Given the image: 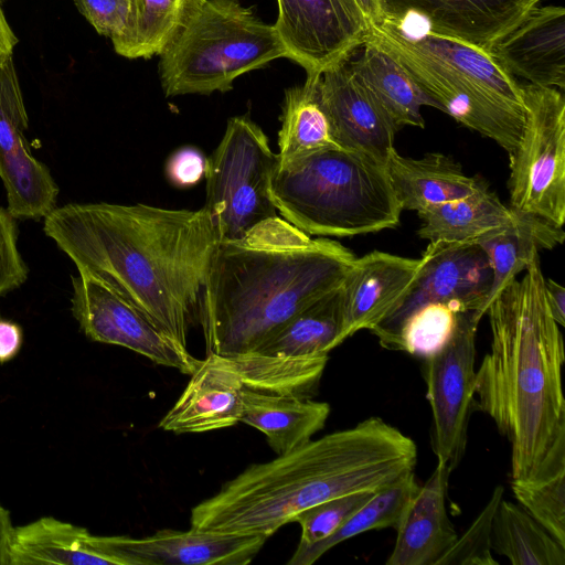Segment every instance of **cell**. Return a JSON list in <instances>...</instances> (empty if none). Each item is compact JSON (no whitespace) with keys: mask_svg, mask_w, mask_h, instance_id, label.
I'll use <instances>...</instances> for the list:
<instances>
[{"mask_svg":"<svg viewBox=\"0 0 565 565\" xmlns=\"http://www.w3.org/2000/svg\"><path fill=\"white\" fill-rule=\"evenodd\" d=\"M450 469L437 461L419 486L402 521L386 565H436L458 537L446 510Z\"/></svg>","mask_w":565,"mask_h":565,"instance_id":"cell-21","label":"cell"},{"mask_svg":"<svg viewBox=\"0 0 565 565\" xmlns=\"http://www.w3.org/2000/svg\"><path fill=\"white\" fill-rule=\"evenodd\" d=\"M341 327L340 286L292 317L252 353L282 358L328 355L340 345Z\"/></svg>","mask_w":565,"mask_h":565,"instance_id":"cell-29","label":"cell"},{"mask_svg":"<svg viewBox=\"0 0 565 565\" xmlns=\"http://www.w3.org/2000/svg\"><path fill=\"white\" fill-rule=\"evenodd\" d=\"M544 292L551 316L559 327H565V289L551 278H544Z\"/></svg>","mask_w":565,"mask_h":565,"instance_id":"cell-43","label":"cell"},{"mask_svg":"<svg viewBox=\"0 0 565 565\" xmlns=\"http://www.w3.org/2000/svg\"><path fill=\"white\" fill-rule=\"evenodd\" d=\"M483 315L480 310L461 311L451 339L423 363L431 411V448L437 461L450 471L463 458L470 416L476 411V337Z\"/></svg>","mask_w":565,"mask_h":565,"instance_id":"cell-10","label":"cell"},{"mask_svg":"<svg viewBox=\"0 0 565 565\" xmlns=\"http://www.w3.org/2000/svg\"><path fill=\"white\" fill-rule=\"evenodd\" d=\"M206 158L194 148H182L167 163V175L171 183L186 188L195 184L205 174Z\"/></svg>","mask_w":565,"mask_h":565,"instance_id":"cell-40","label":"cell"},{"mask_svg":"<svg viewBox=\"0 0 565 565\" xmlns=\"http://www.w3.org/2000/svg\"><path fill=\"white\" fill-rule=\"evenodd\" d=\"M28 114L12 54L0 58V179L7 210L19 220H42L56 204L58 186L31 152Z\"/></svg>","mask_w":565,"mask_h":565,"instance_id":"cell-13","label":"cell"},{"mask_svg":"<svg viewBox=\"0 0 565 565\" xmlns=\"http://www.w3.org/2000/svg\"><path fill=\"white\" fill-rule=\"evenodd\" d=\"M7 209L0 207V297L22 286L29 268L18 247V225Z\"/></svg>","mask_w":565,"mask_h":565,"instance_id":"cell-38","label":"cell"},{"mask_svg":"<svg viewBox=\"0 0 565 565\" xmlns=\"http://www.w3.org/2000/svg\"><path fill=\"white\" fill-rule=\"evenodd\" d=\"M492 284L487 254L476 241L429 242L420 267L401 305L370 330L381 347L396 351L403 322L418 308L433 302L454 305L460 311L486 313Z\"/></svg>","mask_w":565,"mask_h":565,"instance_id":"cell-11","label":"cell"},{"mask_svg":"<svg viewBox=\"0 0 565 565\" xmlns=\"http://www.w3.org/2000/svg\"><path fill=\"white\" fill-rule=\"evenodd\" d=\"M419 267L420 258L377 250L356 257L341 285L340 344L391 315L407 295Z\"/></svg>","mask_w":565,"mask_h":565,"instance_id":"cell-18","label":"cell"},{"mask_svg":"<svg viewBox=\"0 0 565 565\" xmlns=\"http://www.w3.org/2000/svg\"><path fill=\"white\" fill-rule=\"evenodd\" d=\"M489 53L512 76L564 92L565 8L533 6Z\"/></svg>","mask_w":565,"mask_h":565,"instance_id":"cell-19","label":"cell"},{"mask_svg":"<svg viewBox=\"0 0 565 565\" xmlns=\"http://www.w3.org/2000/svg\"><path fill=\"white\" fill-rule=\"evenodd\" d=\"M72 289V315L89 340L127 348L183 374L195 370L200 360L103 284L78 274Z\"/></svg>","mask_w":565,"mask_h":565,"instance_id":"cell-12","label":"cell"},{"mask_svg":"<svg viewBox=\"0 0 565 565\" xmlns=\"http://www.w3.org/2000/svg\"><path fill=\"white\" fill-rule=\"evenodd\" d=\"M537 0H383L385 19L418 18L425 29L489 52Z\"/></svg>","mask_w":565,"mask_h":565,"instance_id":"cell-17","label":"cell"},{"mask_svg":"<svg viewBox=\"0 0 565 565\" xmlns=\"http://www.w3.org/2000/svg\"><path fill=\"white\" fill-rule=\"evenodd\" d=\"M18 38L10 28L0 1V58L13 52Z\"/></svg>","mask_w":565,"mask_h":565,"instance_id":"cell-45","label":"cell"},{"mask_svg":"<svg viewBox=\"0 0 565 565\" xmlns=\"http://www.w3.org/2000/svg\"><path fill=\"white\" fill-rule=\"evenodd\" d=\"M417 461L415 441L377 416L254 463L191 511V527L273 535L329 499L377 491Z\"/></svg>","mask_w":565,"mask_h":565,"instance_id":"cell-4","label":"cell"},{"mask_svg":"<svg viewBox=\"0 0 565 565\" xmlns=\"http://www.w3.org/2000/svg\"><path fill=\"white\" fill-rule=\"evenodd\" d=\"M419 486L414 471H411L375 491L332 535L311 545L298 544L288 564L311 565L337 544L367 531L386 527L396 531Z\"/></svg>","mask_w":565,"mask_h":565,"instance_id":"cell-30","label":"cell"},{"mask_svg":"<svg viewBox=\"0 0 565 565\" xmlns=\"http://www.w3.org/2000/svg\"><path fill=\"white\" fill-rule=\"evenodd\" d=\"M504 489L498 486L475 521L458 536L452 546L437 561L436 565H498L492 555L491 524L503 498Z\"/></svg>","mask_w":565,"mask_h":565,"instance_id":"cell-36","label":"cell"},{"mask_svg":"<svg viewBox=\"0 0 565 565\" xmlns=\"http://www.w3.org/2000/svg\"><path fill=\"white\" fill-rule=\"evenodd\" d=\"M244 387L310 397L317 390L328 355L282 358L260 354L226 356Z\"/></svg>","mask_w":565,"mask_h":565,"instance_id":"cell-32","label":"cell"},{"mask_svg":"<svg viewBox=\"0 0 565 565\" xmlns=\"http://www.w3.org/2000/svg\"><path fill=\"white\" fill-rule=\"evenodd\" d=\"M318 76L308 74L303 84L285 92L277 164L324 150L341 149L320 100Z\"/></svg>","mask_w":565,"mask_h":565,"instance_id":"cell-28","label":"cell"},{"mask_svg":"<svg viewBox=\"0 0 565 565\" xmlns=\"http://www.w3.org/2000/svg\"><path fill=\"white\" fill-rule=\"evenodd\" d=\"M385 170L402 211L419 212L461 199L471 194L480 182L479 178L467 175L451 157L436 152L414 159L401 156L393 148Z\"/></svg>","mask_w":565,"mask_h":565,"instance_id":"cell-22","label":"cell"},{"mask_svg":"<svg viewBox=\"0 0 565 565\" xmlns=\"http://www.w3.org/2000/svg\"><path fill=\"white\" fill-rule=\"evenodd\" d=\"M521 280L490 302V350L476 370V409L511 447V482L540 483L565 473V361L550 313L540 255Z\"/></svg>","mask_w":565,"mask_h":565,"instance_id":"cell-2","label":"cell"},{"mask_svg":"<svg viewBox=\"0 0 565 565\" xmlns=\"http://www.w3.org/2000/svg\"><path fill=\"white\" fill-rule=\"evenodd\" d=\"M524 126L510 157V207L565 222V97L553 87L520 84Z\"/></svg>","mask_w":565,"mask_h":565,"instance_id":"cell-9","label":"cell"},{"mask_svg":"<svg viewBox=\"0 0 565 565\" xmlns=\"http://www.w3.org/2000/svg\"><path fill=\"white\" fill-rule=\"evenodd\" d=\"M244 383L226 356L206 354L159 423L174 434L206 433L241 422Z\"/></svg>","mask_w":565,"mask_h":565,"instance_id":"cell-20","label":"cell"},{"mask_svg":"<svg viewBox=\"0 0 565 565\" xmlns=\"http://www.w3.org/2000/svg\"><path fill=\"white\" fill-rule=\"evenodd\" d=\"M92 26L113 41L126 30L132 10V0H73Z\"/></svg>","mask_w":565,"mask_h":565,"instance_id":"cell-39","label":"cell"},{"mask_svg":"<svg viewBox=\"0 0 565 565\" xmlns=\"http://www.w3.org/2000/svg\"><path fill=\"white\" fill-rule=\"evenodd\" d=\"M23 343V331L12 320L0 318V364L14 359Z\"/></svg>","mask_w":565,"mask_h":565,"instance_id":"cell-42","label":"cell"},{"mask_svg":"<svg viewBox=\"0 0 565 565\" xmlns=\"http://www.w3.org/2000/svg\"><path fill=\"white\" fill-rule=\"evenodd\" d=\"M269 539L191 527L160 530L146 537L103 535L105 552L118 565H246Z\"/></svg>","mask_w":565,"mask_h":565,"instance_id":"cell-15","label":"cell"},{"mask_svg":"<svg viewBox=\"0 0 565 565\" xmlns=\"http://www.w3.org/2000/svg\"><path fill=\"white\" fill-rule=\"evenodd\" d=\"M318 92L340 148L385 166L398 127L353 73L349 58L319 74Z\"/></svg>","mask_w":565,"mask_h":565,"instance_id":"cell-16","label":"cell"},{"mask_svg":"<svg viewBox=\"0 0 565 565\" xmlns=\"http://www.w3.org/2000/svg\"><path fill=\"white\" fill-rule=\"evenodd\" d=\"M14 527L10 512L0 504V565H10V548Z\"/></svg>","mask_w":565,"mask_h":565,"instance_id":"cell-44","label":"cell"},{"mask_svg":"<svg viewBox=\"0 0 565 565\" xmlns=\"http://www.w3.org/2000/svg\"><path fill=\"white\" fill-rule=\"evenodd\" d=\"M362 53L349 58L353 73L370 89L395 125L425 127L420 108L430 106L437 109V103L430 98L406 72V70L385 51L365 39Z\"/></svg>","mask_w":565,"mask_h":565,"instance_id":"cell-26","label":"cell"},{"mask_svg":"<svg viewBox=\"0 0 565 565\" xmlns=\"http://www.w3.org/2000/svg\"><path fill=\"white\" fill-rule=\"evenodd\" d=\"M286 56L274 25L239 0H186L158 70L166 97L210 95L231 90L241 75Z\"/></svg>","mask_w":565,"mask_h":565,"instance_id":"cell-7","label":"cell"},{"mask_svg":"<svg viewBox=\"0 0 565 565\" xmlns=\"http://www.w3.org/2000/svg\"><path fill=\"white\" fill-rule=\"evenodd\" d=\"M356 256L276 216L218 241L198 318L206 354L252 353L297 313L338 289Z\"/></svg>","mask_w":565,"mask_h":565,"instance_id":"cell-3","label":"cell"},{"mask_svg":"<svg viewBox=\"0 0 565 565\" xmlns=\"http://www.w3.org/2000/svg\"><path fill=\"white\" fill-rule=\"evenodd\" d=\"M277 153L263 129L247 116L228 119L225 132L206 159L207 211L218 241L245 236L262 222L278 216L269 184Z\"/></svg>","mask_w":565,"mask_h":565,"instance_id":"cell-8","label":"cell"},{"mask_svg":"<svg viewBox=\"0 0 565 565\" xmlns=\"http://www.w3.org/2000/svg\"><path fill=\"white\" fill-rule=\"evenodd\" d=\"M186 0H132V10L125 32L115 41V52L127 58H150L160 55L184 12Z\"/></svg>","mask_w":565,"mask_h":565,"instance_id":"cell-33","label":"cell"},{"mask_svg":"<svg viewBox=\"0 0 565 565\" xmlns=\"http://www.w3.org/2000/svg\"><path fill=\"white\" fill-rule=\"evenodd\" d=\"M518 503L561 545L565 546V473L540 483H515Z\"/></svg>","mask_w":565,"mask_h":565,"instance_id":"cell-35","label":"cell"},{"mask_svg":"<svg viewBox=\"0 0 565 565\" xmlns=\"http://www.w3.org/2000/svg\"><path fill=\"white\" fill-rule=\"evenodd\" d=\"M374 492L360 491L335 497L299 513L294 521L301 527L299 544L311 545L332 535Z\"/></svg>","mask_w":565,"mask_h":565,"instance_id":"cell-37","label":"cell"},{"mask_svg":"<svg viewBox=\"0 0 565 565\" xmlns=\"http://www.w3.org/2000/svg\"><path fill=\"white\" fill-rule=\"evenodd\" d=\"M491 546L512 565H565V546L519 503L503 498L492 519Z\"/></svg>","mask_w":565,"mask_h":565,"instance_id":"cell-31","label":"cell"},{"mask_svg":"<svg viewBox=\"0 0 565 565\" xmlns=\"http://www.w3.org/2000/svg\"><path fill=\"white\" fill-rule=\"evenodd\" d=\"M242 402L241 422L260 430L278 456L310 441L330 414L326 402L247 387L243 390Z\"/></svg>","mask_w":565,"mask_h":565,"instance_id":"cell-23","label":"cell"},{"mask_svg":"<svg viewBox=\"0 0 565 565\" xmlns=\"http://www.w3.org/2000/svg\"><path fill=\"white\" fill-rule=\"evenodd\" d=\"M461 311L454 305L427 303L415 310L402 324L396 351L428 358L451 339Z\"/></svg>","mask_w":565,"mask_h":565,"instance_id":"cell-34","label":"cell"},{"mask_svg":"<svg viewBox=\"0 0 565 565\" xmlns=\"http://www.w3.org/2000/svg\"><path fill=\"white\" fill-rule=\"evenodd\" d=\"M117 565L103 535L53 516L14 527L10 565Z\"/></svg>","mask_w":565,"mask_h":565,"instance_id":"cell-24","label":"cell"},{"mask_svg":"<svg viewBox=\"0 0 565 565\" xmlns=\"http://www.w3.org/2000/svg\"><path fill=\"white\" fill-rule=\"evenodd\" d=\"M366 39L395 58L439 110L514 152L524 126L521 87L489 52L415 19H384Z\"/></svg>","mask_w":565,"mask_h":565,"instance_id":"cell-5","label":"cell"},{"mask_svg":"<svg viewBox=\"0 0 565 565\" xmlns=\"http://www.w3.org/2000/svg\"><path fill=\"white\" fill-rule=\"evenodd\" d=\"M273 24L287 58L308 74H320L350 58L367 33L349 15L340 0H276Z\"/></svg>","mask_w":565,"mask_h":565,"instance_id":"cell-14","label":"cell"},{"mask_svg":"<svg viewBox=\"0 0 565 565\" xmlns=\"http://www.w3.org/2000/svg\"><path fill=\"white\" fill-rule=\"evenodd\" d=\"M43 231L79 275L116 292L186 348L218 243L204 207L68 203L44 217Z\"/></svg>","mask_w":565,"mask_h":565,"instance_id":"cell-1","label":"cell"},{"mask_svg":"<svg viewBox=\"0 0 565 565\" xmlns=\"http://www.w3.org/2000/svg\"><path fill=\"white\" fill-rule=\"evenodd\" d=\"M508 225L495 228L476 242L487 254L492 270L488 306L516 275L530 265L541 249L563 244V226L532 213L514 210Z\"/></svg>","mask_w":565,"mask_h":565,"instance_id":"cell-25","label":"cell"},{"mask_svg":"<svg viewBox=\"0 0 565 565\" xmlns=\"http://www.w3.org/2000/svg\"><path fill=\"white\" fill-rule=\"evenodd\" d=\"M514 209L505 206L484 180L469 195L417 212L419 237L429 242H470L508 225Z\"/></svg>","mask_w":565,"mask_h":565,"instance_id":"cell-27","label":"cell"},{"mask_svg":"<svg viewBox=\"0 0 565 565\" xmlns=\"http://www.w3.org/2000/svg\"><path fill=\"white\" fill-rule=\"evenodd\" d=\"M349 15L366 33L384 19L383 0H340Z\"/></svg>","mask_w":565,"mask_h":565,"instance_id":"cell-41","label":"cell"},{"mask_svg":"<svg viewBox=\"0 0 565 565\" xmlns=\"http://www.w3.org/2000/svg\"><path fill=\"white\" fill-rule=\"evenodd\" d=\"M539 2L542 1V0H537Z\"/></svg>","mask_w":565,"mask_h":565,"instance_id":"cell-46","label":"cell"},{"mask_svg":"<svg viewBox=\"0 0 565 565\" xmlns=\"http://www.w3.org/2000/svg\"><path fill=\"white\" fill-rule=\"evenodd\" d=\"M269 193L282 218L309 236L349 237L399 224L385 166L361 152L331 149L276 163Z\"/></svg>","mask_w":565,"mask_h":565,"instance_id":"cell-6","label":"cell"}]
</instances>
